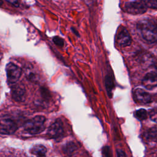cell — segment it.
Here are the masks:
<instances>
[{
    "label": "cell",
    "mask_w": 157,
    "mask_h": 157,
    "mask_svg": "<svg viewBox=\"0 0 157 157\" xmlns=\"http://www.w3.org/2000/svg\"><path fill=\"white\" fill-rule=\"evenodd\" d=\"M142 37L151 43L157 42V25L151 20H142L137 25Z\"/></svg>",
    "instance_id": "obj_1"
},
{
    "label": "cell",
    "mask_w": 157,
    "mask_h": 157,
    "mask_svg": "<svg viewBox=\"0 0 157 157\" xmlns=\"http://www.w3.org/2000/svg\"><path fill=\"white\" fill-rule=\"evenodd\" d=\"M45 117L42 115H37L27 120L23 126L25 131L30 134H37L45 129Z\"/></svg>",
    "instance_id": "obj_2"
},
{
    "label": "cell",
    "mask_w": 157,
    "mask_h": 157,
    "mask_svg": "<svg viewBox=\"0 0 157 157\" xmlns=\"http://www.w3.org/2000/svg\"><path fill=\"white\" fill-rule=\"evenodd\" d=\"M147 8L146 1L144 0H134L127 2L124 4L125 10L133 15L144 13L147 11Z\"/></svg>",
    "instance_id": "obj_3"
},
{
    "label": "cell",
    "mask_w": 157,
    "mask_h": 157,
    "mask_svg": "<svg viewBox=\"0 0 157 157\" xmlns=\"http://www.w3.org/2000/svg\"><path fill=\"white\" fill-rule=\"evenodd\" d=\"M6 71L7 80L10 83H16L22 73L21 68L12 63H9L6 65Z\"/></svg>",
    "instance_id": "obj_4"
},
{
    "label": "cell",
    "mask_w": 157,
    "mask_h": 157,
    "mask_svg": "<svg viewBox=\"0 0 157 157\" xmlns=\"http://www.w3.org/2000/svg\"><path fill=\"white\" fill-rule=\"evenodd\" d=\"M63 122L58 119L50 125L47 131V134L50 138L58 139L63 136Z\"/></svg>",
    "instance_id": "obj_5"
},
{
    "label": "cell",
    "mask_w": 157,
    "mask_h": 157,
    "mask_svg": "<svg viewBox=\"0 0 157 157\" xmlns=\"http://www.w3.org/2000/svg\"><path fill=\"white\" fill-rule=\"evenodd\" d=\"M17 124L10 119H2L1 121L0 131L2 134H12L17 130Z\"/></svg>",
    "instance_id": "obj_6"
},
{
    "label": "cell",
    "mask_w": 157,
    "mask_h": 157,
    "mask_svg": "<svg viewBox=\"0 0 157 157\" xmlns=\"http://www.w3.org/2000/svg\"><path fill=\"white\" fill-rule=\"evenodd\" d=\"M142 84L148 90H152L157 86V72L153 71L146 74L142 80Z\"/></svg>",
    "instance_id": "obj_7"
},
{
    "label": "cell",
    "mask_w": 157,
    "mask_h": 157,
    "mask_svg": "<svg viewBox=\"0 0 157 157\" xmlns=\"http://www.w3.org/2000/svg\"><path fill=\"white\" fill-rule=\"evenodd\" d=\"M11 95L13 100L17 102H23L25 100L26 91L21 85L16 84L11 88Z\"/></svg>",
    "instance_id": "obj_8"
},
{
    "label": "cell",
    "mask_w": 157,
    "mask_h": 157,
    "mask_svg": "<svg viewBox=\"0 0 157 157\" xmlns=\"http://www.w3.org/2000/svg\"><path fill=\"white\" fill-rule=\"evenodd\" d=\"M117 42L121 47L129 46L131 43V38L129 33L126 28H123L118 33L117 36Z\"/></svg>",
    "instance_id": "obj_9"
},
{
    "label": "cell",
    "mask_w": 157,
    "mask_h": 157,
    "mask_svg": "<svg viewBox=\"0 0 157 157\" xmlns=\"http://www.w3.org/2000/svg\"><path fill=\"white\" fill-rule=\"evenodd\" d=\"M135 100L140 104H147L151 102L150 94L141 88H137L134 91Z\"/></svg>",
    "instance_id": "obj_10"
},
{
    "label": "cell",
    "mask_w": 157,
    "mask_h": 157,
    "mask_svg": "<svg viewBox=\"0 0 157 157\" xmlns=\"http://www.w3.org/2000/svg\"><path fill=\"white\" fill-rule=\"evenodd\" d=\"M25 73L26 77L28 78V80L33 82H37L39 80V76L34 70L32 66L29 65L26 66L25 69Z\"/></svg>",
    "instance_id": "obj_11"
},
{
    "label": "cell",
    "mask_w": 157,
    "mask_h": 157,
    "mask_svg": "<svg viewBox=\"0 0 157 157\" xmlns=\"http://www.w3.org/2000/svg\"><path fill=\"white\" fill-rule=\"evenodd\" d=\"M31 153L38 156H44L47 153V148L42 145H36L30 150Z\"/></svg>",
    "instance_id": "obj_12"
},
{
    "label": "cell",
    "mask_w": 157,
    "mask_h": 157,
    "mask_svg": "<svg viewBox=\"0 0 157 157\" xmlns=\"http://www.w3.org/2000/svg\"><path fill=\"white\" fill-rule=\"evenodd\" d=\"M63 150L64 153L67 155L72 156L74 154V153H75L76 150H77V147L74 142H69L63 146Z\"/></svg>",
    "instance_id": "obj_13"
},
{
    "label": "cell",
    "mask_w": 157,
    "mask_h": 157,
    "mask_svg": "<svg viewBox=\"0 0 157 157\" xmlns=\"http://www.w3.org/2000/svg\"><path fill=\"white\" fill-rule=\"evenodd\" d=\"M147 137L150 141L157 142V126H154L149 129L147 133Z\"/></svg>",
    "instance_id": "obj_14"
},
{
    "label": "cell",
    "mask_w": 157,
    "mask_h": 157,
    "mask_svg": "<svg viewBox=\"0 0 157 157\" xmlns=\"http://www.w3.org/2000/svg\"><path fill=\"white\" fill-rule=\"evenodd\" d=\"M134 116L139 120H144L147 118V112L144 109H140L134 112Z\"/></svg>",
    "instance_id": "obj_15"
},
{
    "label": "cell",
    "mask_w": 157,
    "mask_h": 157,
    "mask_svg": "<svg viewBox=\"0 0 157 157\" xmlns=\"http://www.w3.org/2000/svg\"><path fill=\"white\" fill-rule=\"evenodd\" d=\"M113 82L112 79V78L109 76H107L105 78V86L107 90V93L109 94H110L113 88Z\"/></svg>",
    "instance_id": "obj_16"
},
{
    "label": "cell",
    "mask_w": 157,
    "mask_h": 157,
    "mask_svg": "<svg viewBox=\"0 0 157 157\" xmlns=\"http://www.w3.org/2000/svg\"><path fill=\"white\" fill-rule=\"evenodd\" d=\"M150 117L152 121H153L155 122H157V107L153 108L150 111Z\"/></svg>",
    "instance_id": "obj_17"
},
{
    "label": "cell",
    "mask_w": 157,
    "mask_h": 157,
    "mask_svg": "<svg viewBox=\"0 0 157 157\" xmlns=\"http://www.w3.org/2000/svg\"><path fill=\"white\" fill-rule=\"evenodd\" d=\"M148 7L157 9V0H145Z\"/></svg>",
    "instance_id": "obj_18"
},
{
    "label": "cell",
    "mask_w": 157,
    "mask_h": 157,
    "mask_svg": "<svg viewBox=\"0 0 157 157\" xmlns=\"http://www.w3.org/2000/svg\"><path fill=\"white\" fill-rule=\"evenodd\" d=\"M53 41L56 45L59 47H63L64 45V40L58 36H55L53 38Z\"/></svg>",
    "instance_id": "obj_19"
},
{
    "label": "cell",
    "mask_w": 157,
    "mask_h": 157,
    "mask_svg": "<svg viewBox=\"0 0 157 157\" xmlns=\"http://www.w3.org/2000/svg\"><path fill=\"white\" fill-rule=\"evenodd\" d=\"M5 1L9 2V3H10L11 4H12L13 6L16 7H18L20 6L18 0H5Z\"/></svg>",
    "instance_id": "obj_20"
},
{
    "label": "cell",
    "mask_w": 157,
    "mask_h": 157,
    "mask_svg": "<svg viewBox=\"0 0 157 157\" xmlns=\"http://www.w3.org/2000/svg\"><path fill=\"white\" fill-rule=\"evenodd\" d=\"M109 147H105L104 149L102 150V153L105 156H109Z\"/></svg>",
    "instance_id": "obj_21"
},
{
    "label": "cell",
    "mask_w": 157,
    "mask_h": 157,
    "mask_svg": "<svg viewBox=\"0 0 157 157\" xmlns=\"http://www.w3.org/2000/svg\"><path fill=\"white\" fill-rule=\"evenodd\" d=\"M117 155L118 156H126V154L124 153V152L120 149H118L117 150Z\"/></svg>",
    "instance_id": "obj_22"
},
{
    "label": "cell",
    "mask_w": 157,
    "mask_h": 157,
    "mask_svg": "<svg viewBox=\"0 0 157 157\" xmlns=\"http://www.w3.org/2000/svg\"><path fill=\"white\" fill-rule=\"evenodd\" d=\"M71 29H72V32L73 33H74L75 34V35H77V36H79V34H78V33L75 30V28H71Z\"/></svg>",
    "instance_id": "obj_23"
}]
</instances>
